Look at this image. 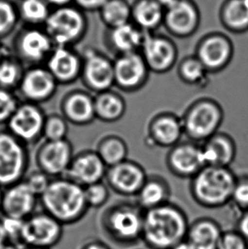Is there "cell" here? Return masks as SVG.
<instances>
[{
    "instance_id": "1",
    "label": "cell",
    "mask_w": 248,
    "mask_h": 249,
    "mask_svg": "<svg viewBox=\"0 0 248 249\" xmlns=\"http://www.w3.org/2000/svg\"><path fill=\"white\" fill-rule=\"evenodd\" d=\"M189 226L182 209L165 203L144 211L141 241L150 249H173L185 240Z\"/></svg>"
},
{
    "instance_id": "2",
    "label": "cell",
    "mask_w": 248,
    "mask_h": 249,
    "mask_svg": "<svg viewBox=\"0 0 248 249\" xmlns=\"http://www.w3.org/2000/svg\"><path fill=\"white\" fill-rule=\"evenodd\" d=\"M39 202L44 212L63 226L79 222L89 209L84 187L64 176L52 178Z\"/></svg>"
},
{
    "instance_id": "3",
    "label": "cell",
    "mask_w": 248,
    "mask_h": 249,
    "mask_svg": "<svg viewBox=\"0 0 248 249\" xmlns=\"http://www.w3.org/2000/svg\"><path fill=\"white\" fill-rule=\"evenodd\" d=\"M144 211L138 204L118 202L108 207L100 218L104 236L118 246H133L141 241Z\"/></svg>"
},
{
    "instance_id": "4",
    "label": "cell",
    "mask_w": 248,
    "mask_h": 249,
    "mask_svg": "<svg viewBox=\"0 0 248 249\" xmlns=\"http://www.w3.org/2000/svg\"><path fill=\"white\" fill-rule=\"evenodd\" d=\"M43 27L54 46L73 47L84 39L89 22L86 13L71 4L52 9Z\"/></svg>"
},
{
    "instance_id": "5",
    "label": "cell",
    "mask_w": 248,
    "mask_h": 249,
    "mask_svg": "<svg viewBox=\"0 0 248 249\" xmlns=\"http://www.w3.org/2000/svg\"><path fill=\"white\" fill-rule=\"evenodd\" d=\"M235 178L223 167L210 166L198 174L195 179V198L201 205L218 208L231 200Z\"/></svg>"
},
{
    "instance_id": "6",
    "label": "cell",
    "mask_w": 248,
    "mask_h": 249,
    "mask_svg": "<svg viewBox=\"0 0 248 249\" xmlns=\"http://www.w3.org/2000/svg\"><path fill=\"white\" fill-rule=\"evenodd\" d=\"M29 167L27 145L8 130L0 131V187L5 189L22 181Z\"/></svg>"
},
{
    "instance_id": "7",
    "label": "cell",
    "mask_w": 248,
    "mask_h": 249,
    "mask_svg": "<svg viewBox=\"0 0 248 249\" xmlns=\"http://www.w3.org/2000/svg\"><path fill=\"white\" fill-rule=\"evenodd\" d=\"M54 48L44 27L26 26L14 39L12 54L26 68L44 66Z\"/></svg>"
},
{
    "instance_id": "8",
    "label": "cell",
    "mask_w": 248,
    "mask_h": 249,
    "mask_svg": "<svg viewBox=\"0 0 248 249\" xmlns=\"http://www.w3.org/2000/svg\"><path fill=\"white\" fill-rule=\"evenodd\" d=\"M46 116L39 105L20 102L7 123V130L25 145H34L43 138Z\"/></svg>"
},
{
    "instance_id": "9",
    "label": "cell",
    "mask_w": 248,
    "mask_h": 249,
    "mask_svg": "<svg viewBox=\"0 0 248 249\" xmlns=\"http://www.w3.org/2000/svg\"><path fill=\"white\" fill-rule=\"evenodd\" d=\"M81 55L80 79L88 90L98 94L111 89L114 86L113 61L94 48H87Z\"/></svg>"
},
{
    "instance_id": "10",
    "label": "cell",
    "mask_w": 248,
    "mask_h": 249,
    "mask_svg": "<svg viewBox=\"0 0 248 249\" xmlns=\"http://www.w3.org/2000/svg\"><path fill=\"white\" fill-rule=\"evenodd\" d=\"M63 226L47 213L35 212L25 219L22 245L51 249L61 242L63 236Z\"/></svg>"
},
{
    "instance_id": "11",
    "label": "cell",
    "mask_w": 248,
    "mask_h": 249,
    "mask_svg": "<svg viewBox=\"0 0 248 249\" xmlns=\"http://www.w3.org/2000/svg\"><path fill=\"white\" fill-rule=\"evenodd\" d=\"M73 157V146L67 139L44 141L37 148L35 161L39 170L54 178L65 175Z\"/></svg>"
},
{
    "instance_id": "12",
    "label": "cell",
    "mask_w": 248,
    "mask_h": 249,
    "mask_svg": "<svg viewBox=\"0 0 248 249\" xmlns=\"http://www.w3.org/2000/svg\"><path fill=\"white\" fill-rule=\"evenodd\" d=\"M58 85L45 66H36L26 68L17 90L24 101L39 105L54 97Z\"/></svg>"
},
{
    "instance_id": "13",
    "label": "cell",
    "mask_w": 248,
    "mask_h": 249,
    "mask_svg": "<svg viewBox=\"0 0 248 249\" xmlns=\"http://www.w3.org/2000/svg\"><path fill=\"white\" fill-rule=\"evenodd\" d=\"M201 12L194 0H176L165 8L163 25L172 34L188 37L197 30Z\"/></svg>"
},
{
    "instance_id": "14",
    "label": "cell",
    "mask_w": 248,
    "mask_h": 249,
    "mask_svg": "<svg viewBox=\"0 0 248 249\" xmlns=\"http://www.w3.org/2000/svg\"><path fill=\"white\" fill-rule=\"evenodd\" d=\"M44 66L59 85H68L80 78L83 59L73 47L54 46Z\"/></svg>"
},
{
    "instance_id": "15",
    "label": "cell",
    "mask_w": 248,
    "mask_h": 249,
    "mask_svg": "<svg viewBox=\"0 0 248 249\" xmlns=\"http://www.w3.org/2000/svg\"><path fill=\"white\" fill-rule=\"evenodd\" d=\"M107 167L94 150H86L74 155L64 177L83 187L101 182L106 177Z\"/></svg>"
},
{
    "instance_id": "16",
    "label": "cell",
    "mask_w": 248,
    "mask_h": 249,
    "mask_svg": "<svg viewBox=\"0 0 248 249\" xmlns=\"http://www.w3.org/2000/svg\"><path fill=\"white\" fill-rule=\"evenodd\" d=\"M105 178L109 188L123 196L137 195L145 183V175L141 167L126 160L107 168Z\"/></svg>"
},
{
    "instance_id": "17",
    "label": "cell",
    "mask_w": 248,
    "mask_h": 249,
    "mask_svg": "<svg viewBox=\"0 0 248 249\" xmlns=\"http://www.w3.org/2000/svg\"><path fill=\"white\" fill-rule=\"evenodd\" d=\"M38 200L22 180L3 189L1 212L3 216L25 220L35 213Z\"/></svg>"
},
{
    "instance_id": "18",
    "label": "cell",
    "mask_w": 248,
    "mask_h": 249,
    "mask_svg": "<svg viewBox=\"0 0 248 249\" xmlns=\"http://www.w3.org/2000/svg\"><path fill=\"white\" fill-rule=\"evenodd\" d=\"M61 111L69 124L77 126L91 124L96 119L94 96L82 89L70 91L61 100Z\"/></svg>"
},
{
    "instance_id": "19",
    "label": "cell",
    "mask_w": 248,
    "mask_h": 249,
    "mask_svg": "<svg viewBox=\"0 0 248 249\" xmlns=\"http://www.w3.org/2000/svg\"><path fill=\"white\" fill-rule=\"evenodd\" d=\"M114 85L124 90L141 86L146 76V63L137 52L121 54L113 61Z\"/></svg>"
},
{
    "instance_id": "20",
    "label": "cell",
    "mask_w": 248,
    "mask_h": 249,
    "mask_svg": "<svg viewBox=\"0 0 248 249\" xmlns=\"http://www.w3.org/2000/svg\"><path fill=\"white\" fill-rule=\"evenodd\" d=\"M141 50L145 63L157 71L170 68L175 60L174 44L162 36L145 34Z\"/></svg>"
},
{
    "instance_id": "21",
    "label": "cell",
    "mask_w": 248,
    "mask_h": 249,
    "mask_svg": "<svg viewBox=\"0 0 248 249\" xmlns=\"http://www.w3.org/2000/svg\"><path fill=\"white\" fill-rule=\"evenodd\" d=\"M220 122V113L214 105L203 102L191 110L186 128L194 138H207L215 131Z\"/></svg>"
},
{
    "instance_id": "22",
    "label": "cell",
    "mask_w": 248,
    "mask_h": 249,
    "mask_svg": "<svg viewBox=\"0 0 248 249\" xmlns=\"http://www.w3.org/2000/svg\"><path fill=\"white\" fill-rule=\"evenodd\" d=\"M145 33L132 22L108 29L106 44L118 55L136 52L141 49Z\"/></svg>"
},
{
    "instance_id": "23",
    "label": "cell",
    "mask_w": 248,
    "mask_h": 249,
    "mask_svg": "<svg viewBox=\"0 0 248 249\" xmlns=\"http://www.w3.org/2000/svg\"><path fill=\"white\" fill-rule=\"evenodd\" d=\"M223 231L217 221L201 218L190 223L185 240L193 249H217Z\"/></svg>"
},
{
    "instance_id": "24",
    "label": "cell",
    "mask_w": 248,
    "mask_h": 249,
    "mask_svg": "<svg viewBox=\"0 0 248 249\" xmlns=\"http://www.w3.org/2000/svg\"><path fill=\"white\" fill-rule=\"evenodd\" d=\"M165 8L156 0H134L131 3V22L145 34L163 25Z\"/></svg>"
},
{
    "instance_id": "25",
    "label": "cell",
    "mask_w": 248,
    "mask_h": 249,
    "mask_svg": "<svg viewBox=\"0 0 248 249\" xmlns=\"http://www.w3.org/2000/svg\"><path fill=\"white\" fill-rule=\"evenodd\" d=\"M231 53V44L220 34L208 35L201 41L199 48V61L205 68L216 69L228 61Z\"/></svg>"
},
{
    "instance_id": "26",
    "label": "cell",
    "mask_w": 248,
    "mask_h": 249,
    "mask_svg": "<svg viewBox=\"0 0 248 249\" xmlns=\"http://www.w3.org/2000/svg\"><path fill=\"white\" fill-rule=\"evenodd\" d=\"M222 25L233 33L248 30V0H224L219 7Z\"/></svg>"
},
{
    "instance_id": "27",
    "label": "cell",
    "mask_w": 248,
    "mask_h": 249,
    "mask_svg": "<svg viewBox=\"0 0 248 249\" xmlns=\"http://www.w3.org/2000/svg\"><path fill=\"white\" fill-rule=\"evenodd\" d=\"M126 110L125 101L114 91L106 90L94 94L95 118L105 123L121 119Z\"/></svg>"
},
{
    "instance_id": "28",
    "label": "cell",
    "mask_w": 248,
    "mask_h": 249,
    "mask_svg": "<svg viewBox=\"0 0 248 249\" xmlns=\"http://www.w3.org/2000/svg\"><path fill=\"white\" fill-rule=\"evenodd\" d=\"M101 160L107 168L126 160L127 147L124 140L114 134H106L98 139L94 146Z\"/></svg>"
},
{
    "instance_id": "29",
    "label": "cell",
    "mask_w": 248,
    "mask_h": 249,
    "mask_svg": "<svg viewBox=\"0 0 248 249\" xmlns=\"http://www.w3.org/2000/svg\"><path fill=\"white\" fill-rule=\"evenodd\" d=\"M17 5L20 21L29 27H44L52 10L44 0H20Z\"/></svg>"
},
{
    "instance_id": "30",
    "label": "cell",
    "mask_w": 248,
    "mask_h": 249,
    "mask_svg": "<svg viewBox=\"0 0 248 249\" xmlns=\"http://www.w3.org/2000/svg\"><path fill=\"white\" fill-rule=\"evenodd\" d=\"M99 16L108 29L131 22V3L127 0H107Z\"/></svg>"
},
{
    "instance_id": "31",
    "label": "cell",
    "mask_w": 248,
    "mask_h": 249,
    "mask_svg": "<svg viewBox=\"0 0 248 249\" xmlns=\"http://www.w3.org/2000/svg\"><path fill=\"white\" fill-rule=\"evenodd\" d=\"M171 163L175 170L180 174H194L203 166L201 148L193 145L179 146L172 154Z\"/></svg>"
},
{
    "instance_id": "32",
    "label": "cell",
    "mask_w": 248,
    "mask_h": 249,
    "mask_svg": "<svg viewBox=\"0 0 248 249\" xmlns=\"http://www.w3.org/2000/svg\"><path fill=\"white\" fill-rule=\"evenodd\" d=\"M201 151L203 165L209 167H222L230 162L233 158L231 145L222 137L213 139Z\"/></svg>"
},
{
    "instance_id": "33",
    "label": "cell",
    "mask_w": 248,
    "mask_h": 249,
    "mask_svg": "<svg viewBox=\"0 0 248 249\" xmlns=\"http://www.w3.org/2000/svg\"><path fill=\"white\" fill-rule=\"evenodd\" d=\"M26 68L13 54H7L0 62V88L7 90H17Z\"/></svg>"
},
{
    "instance_id": "34",
    "label": "cell",
    "mask_w": 248,
    "mask_h": 249,
    "mask_svg": "<svg viewBox=\"0 0 248 249\" xmlns=\"http://www.w3.org/2000/svg\"><path fill=\"white\" fill-rule=\"evenodd\" d=\"M138 205L144 211L168 203V192L164 185L157 181L144 183L138 192Z\"/></svg>"
},
{
    "instance_id": "35",
    "label": "cell",
    "mask_w": 248,
    "mask_h": 249,
    "mask_svg": "<svg viewBox=\"0 0 248 249\" xmlns=\"http://www.w3.org/2000/svg\"><path fill=\"white\" fill-rule=\"evenodd\" d=\"M155 139L161 145L175 144L181 135V127L175 118L162 117L155 123L153 126Z\"/></svg>"
},
{
    "instance_id": "36",
    "label": "cell",
    "mask_w": 248,
    "mask_h": 249,
    "mask_svg": "<svg viewBox=\"0 0 248 249\" xmlns=\"http://www.w3.org/2000/svg\"><path fill=\"white\" fill-rule=\"evenodd\" d=\"M19 21L17 4L11 0H0V40L10 36Z\"/></svg>"
},
{
    "instance_id": "37",
    "label": "cell",
    "mask_w": 248,
    "mask_h": 249,
    "mask_svg": "<svg viewBox=\"0 0 248 249\" xmlns=\"http://www.w3.org/2000/svg\"><path fill=\"white\" fill-rule=\"evenodd\" d=\"M68 122L61 114H51L46 116L44 123L43 138L44 141H62L68 135Z\"/></svg>"
},
{
    "instance_id": "38",
    "label": "cell",
    "mask_w": 248,
    "mask_h": 249,
    "mask_svg": "<svg viewBox=\"0 0 248 249\" xmlns=\"http://www.w3.org/2000/svg\"><path fill=\"white\" fill-rule=\"evenodd\" d=\"M84 188L85 199L88 207L91 209H100L106 205L110 197V190L104 182H97Z\"/></svg>"
},
{
    "instance_id": "39",
    "label": "cell",
    "mask_w": 248,
    "mask_h": 249,
    "mask_svg": "<svg viewBox=\"0 0 248 249\" xmlns=\"http://www.w3.org/2000/svg\"><path fill=\"white\" fill-rule=\"evenodd\" d=\"M20 103L15 92L0 88V125L7 124Z\"/></svg>"
},
{
    "instance_id": "40",
    "label": "cell",
    "mask_w": 248,
    "mask_h": 249,
    "mask_svg": "<svg viewBox=\"0 0 248 249\" xmlns=\"http://www.w3.org/2000/svg\"><path fill=\"white\" fill-rule=\"evenodd\" d=\"M1 222L7 242L17 246L22 245V233L25 220L3 216L1 219Z\"/></svg>"
},
{
    "instance_id": "41",
    "label": "cell",
    "mask_w": 248,
    "mask_h": 249,
    "mask_svg": "<svg viewBox=\"0 0 248 249\" xmlns=\"http://www.w3.org/2000/svg\"><path fill=\"white\" fill-rule=\"evenodd\" d=\"M52 178L46 175L44 172L41 171L38 168L37 170L31 172L26 175L23 181L29 187L31 191L39 198L44 192L47 190L48 186L51 184Z\"/></svg>"
},
{
    "instance_id": "42",
    "label": "cell",
    "mask_w": 248,
    "mask_h": 249,
    "mask_svg": "<svg viewBox=\"0 0 248 249\" xmlns=\"http://www.w3.org/2000/svg\"><path fill=\"white\" fill-rule=\"evenodd\" d=\"M217 249H248V242L236 230L223 231Z\"/></svg>"
},
{
    "instance_id": "43",
    "label": "cell",
    "mask_w": 248,
    "mask_h": 249,
    "mask_svg": "<svg viewBox=\"0 0 248 249\" xmlns=\"http://www.w3.org/2000/svg\"><path fill=\"white\" fill-rule=\"evenodd\" d=\"M205 68L199 60H189L183 63L181 74L190 83H196L205 76Z\"/></svg>"
},
{
    "instance_id": "44",
    "label": "cell",
    "mask_w": 248,
    "mask_h": 249,
    "mask_svg": "<svg viewBox=\"0 0 248 249\" xmlns=\"http://www.w3.org/2000/svg\"><path fill=\"white\" fill-rule=\"evenodd\" d=\"M231 199L238 208L248 211V182L235 185Z\"/></svg>"
},
{
    "instance_id": "45",
    "label": "cell",
    "mask_w": 248,
    "mask_h": 249,
    "mask_svg": "<svg viewBox=\"0 0 248 249\" xmlns=\"http://www.w3.org/2000/svg\"><path fill=\"white\" fill-rule=\"evenodd\" d=\"M107 0H74L73 4L84 12H95L101 10Z\"/></svg>"
},
{
    "instance_id": "46",
    "label": "cell",
    "mask_w": 248,
    "mask_h": 249,
    "mask_svg": "<svg viewBox=\"0 0 248 249\" xmlns=\"http://www.w3.org/2000/svg\"><path fill=\"white\" fill-rule=\"evenodd\" d=\"M236 231L248 242V211L243 213L239 219Z\"/></svg>"
},
{
    "instance_id": "47",
    "label": "cell",
    "mask_w": 248,
    "mask_h": 249,
    "mask_svg": "<svg viewBox=\"0 0 248 249\" xmlns=\"http://www.w3.org/2000/svg\"><path fill=\"white\" fill-rule=\"evenodd\" d=\"M79 249H111L110 246L101 240L93 239L88 241Z\"/></svg>"
},
{
    "instance_id": "48",
    "label": "cell",
    "mask_w": 248,
    "mask_h": 249,
    "mask_svg": "<svg viewBox=\"0 0 248 249\" xmlns=\"http://www.w3.org/2000/svg\"><path fill=\"white\" fill-rule=\"evenodd\" d=\"M51 6V9L59 7L67 6L73 4L74 0H44Z\"/></svg>"
},
{
    "instance_id": "49",
    "label": "cell",
    "mask_w": 248,
    "mask_h": 249,
    "mask_svg": "<svg viewBox=\"0 0 248 249\" xmlns=\"http://www.w3.org/2000/svg\"><path fill=\"white\" fill-rule=\"evenodd\" d=\"M173 249H193L192 247L190 245V243H188L186 240L182 241L181 243H178Z\"/></svg>"
},
{
    "instance_id": "50",
    "label": "cell",
    "mask_w": 248,
    "mask_h": 249,
    "mask_svg": "<svg viewBox=\"0 0 248 249\" xmlns=\"http://www.w3.org/2000/svg\"><path fill=\"white\" fill-rule=\"evenodd\" d=\"M10 54V51L4 47V45L1 43V40H0V62L3 60V58L6 56L7 54Z\"/></svg>"
},
{
    "instance_id": "51",
    "label": "cell",
    "mask_w": 248,
    "mask_h": 249,
    "mask_svg": "<svg viewBox=\"0 0 248 249\" xmlns=\"http://www.w3.org/2000/svg\"><path fill=\"white\" fill-rule=\"evenodd\" d=\"M5 243H7L6 236L3 231V226H2L1 219H0V247L3 246Z\"/></svg>"
},
{
    "instance_id": "52",
    "label": "cell",
    "mask_w": 248,
    "mask_h": 249,
    "mask_svg": "<svg viewBox=\"0 0 248 249\" xmlns=\"http://www.w3.org/2000/svg\"><path fill=\"white\" fill-rule=\"evenodd\" d=\"M158 3H160L161 6L167 8V7L171 5L172 3H175L176 0H156Z\"/></svg>"
},
{
    "instance_id": "53",
    "label": "cell",
    "mask_w": 248,
    "mask_h": 249,
    "mask_svg": "<svg viewBox=\"0 0 248 249\" xmlns=\"http://www.w3.org/2000/svg\"><path fill=\"white\" fill-rule=\"evenodd\" d=\"M0 249H20L19 246L15 245L13 243H4L3 246L0 247Z\"/></svg>"
},
{
    "instance_id": "54",
    "label": "cell",
    "mask_w": 248,
    "mask_h": 249,
    "mask_svg": "<svg viewBox=\"0 0 248 249\" xmlns=\"http://www.w3.org/2000/svg\"><path fill=\"white\" fill-rule=\"evenodd\" d=\"M3 189L0 187V212L2 210V202H3Z\"/></svg>"
},
{
    "instance_id": "55",
    "label": "cell",
    "mask_w": 248,
    "mask_h": 249,
    "mask_svg": "<svg viewBox=\"0 0 248 249\" xmlns=\"http://www.w3.org/2000/svg\"><path fill=\"white\" fill-rule=\"evenodd\" d=\"M24 249H39V248H30V247H25Z\"/></svg>"
}]
</instances>
